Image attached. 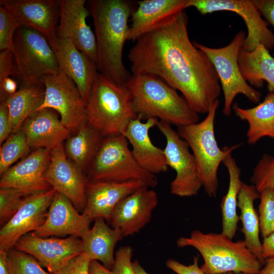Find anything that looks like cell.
<instances>
[{
	"label": "cell",
	"mask_w": 274,
	"mask_h": 274,
	"mask_svg": "<svg viewBox=\"0 0 274 274\" xmlns=\"http://www.w3.org/2000/svg\"><path fill=\"white\" fill-rule=\"evenodd\" d=\"M258 274H274V257L265 259L264 265Z\"/></svg>",
	"instance_id": "cell-48"
},
{
	"label": "cell",
	"mask_w": 274,
	"mask_h": 274,
	"mask_svg": "<svg viewBox=\"0 0 274 274\" xmlns=\"http://www.w3.org/2000/svg\"><path fill=\"white\" fill-rule=\"evenodd\" d=\"M262 248V256L265 260L274 257V232L263 238Z\"/></svg>",
	"instance_id": "cell-46"
},
{
	"label": "cell",
	"mask_w": 274,
	"mask_h": 274,
	"mask_svg": "<svg viewBox=\"0 0 274 274\" xmlns=\"http://www.w3.org/2000/svg\"><path fill=\"white\" fill-rule=\"evenodd\" d=\"M184 11L135 41L128 58L132 75L157 76L180 91L191 109L207 114L221 94L219 78L207 55L191 42Z\"/></svg>",
	"instance_id": "cell-1"
},
{
	"label": "cell",
	"mask_w": 274,
	"mask_h": 274,
	"mask_svg": "<svg viewBox=\"0 0 274 274\" xmlns=\"http://www.w3.org/2000/svg\"><path fill=\"white\" fill-rule=\"evenodd\" d=\"M156 126L166 140L163 151L167 166L176 172L170 184V193L181 197L197 195L202 186L195 159L188 144L172 125L159 121Z\"/></svg>",
	"instance_id": "cell-11"
},
{
	"label": "cell",
	"mask_w": 274,
	"mask_h": 274,
	"mask_svg": "<svg viewBox=\"0 0 274 274\" xmlns=\"http://www.w3.org/2000/svg\"><path fill=\"white\" fill-rule=\"evenodd\" d=\"M235 114L249 124L247 142L253 145L264 137L274 139V91H270L256 106L243 109L235 104L232 107Z\"/></svg>",
	"instance_id": "cell-30"
},
{
	"label": "cell",
	"mask_w": 274,
	"mask_h": 274,
	"mask_svg": "<svg viewBox=\"0 0 274 274\" xmlns=\"http://www.w3.org/2000/svg\"><path fill=\"white\" fill-rule=\"evenodd\" d=\"M159 120L149 118L145 122L138 117L131 120L122 134L131 145L132 154L138 163L146 170L154 175L165 173L168 166L163 149L152 142L149 131Z\"/></svg>",
	"instance_id": "cell-24"
},
{
	"label": "cell",
	"mask_w": 274,
	"mask_h": 274,
	"mask_svg": "<svg viewBox=\"0 0 274 274\" xmlns=\"http://www.w3.org/2000/svg\"><path fill=\"white\" fill-rule=\"evenodd\" d=\"M17 84L15 80L7 77L0 82L1 100L3 101L10 95L15 93L17 91Z\"/></svg>",
	"instance_id": "cell-45"
},
{
	"label": "cell",
	"mask_w": 274,
	"mask_h": 274,
	"mask_svg": "<svg viewBox=\"0 0 274 274\" xmlns=\"http://www.w3.org/2000/svg\"><path fill=\"white\" fill-rule=\"evenodd\" d=\"M258 207L260 230L263 238L272 233L274 221V191L267 188L260 192Z\"/></svg>",
	"instance_id": "cell-36"
},
{
	"label": "cell",
	"mask_w": 274,
	"mask_h": 274,
	"mask_svg": "<svg viewBox=\"0 0 274 274\" xmlns=\"http://www.w3.org/2000/svg\"><path fill=\"white\" fill-rule=\"evenodd\" d=\"M144 186L147 185L140 181L112 182L88 180L86 205L82 213L91 221L101 218L110 223L113 211L119 202Z\"/></svg>",
	"instance_id": "cell-22"
},
{
	"label": "cell",
	"mask_w": 274,
	"mask_h": 274,
	"mask_svg": "<svg viewBox=\"0 0 274 274\" xmlns=\"http://www.w3.org/2000/svg\"><path fill=\"white\" fill-rule=\"evenodd\" d=\"M158 203L156 192L144 186L116 206L111 218V226L121 231L124 237L133 235L150 222Z\"/></svg>",
	"instance_id": "cell-17"
},
{
	"label": "cell",
	"mask_w": 274,
	"mask_h": 274,
	"mask_svg": "<svg viewBox=\"0 0 274 274\" xmlns=\"http://www.w3.org/2000/svg\"><path fill=\"white\" fill-rule=\"evenodd\" d=\"M132 266L135 274H149L137 260L132 262Z\"/></svg>",
	"instance_id": "cell-50"
},
{
	"label": "cell",
	"mask_w": 274,
	"mask_h": 274,
	"mask_svg": "<svg viewBox=\"0 0 274 274\" xmlns=\"http://www.w3.org/2000/svg\"><path fill=\"white\" fill-rule=\"evenodd\" d=\"M122 134L105 136L88 169V181L125 182L140 181L149 188L158 184L154 175L144 169L134 158Z\"/></svg>",
	"instance_id": "cell-7"
},
{
	"label": "cell",
	"mask_w": 274,
	"mask_h": 274,
	"mask_svg": "<svg viewBox=\"0 0 274 274\" xmlns=\"http://www.w3.org/2000/svg\"><path fill=\"white\" fill-rule=\"evenodd\" d=\"M187 8L194 7L201 15L217 11H230L240 16L248 33L242 48L252 51L260 45L268 50L274 48V33L253 0H188Z\"/></svg>",
	"instance_id": "cell-12"
},
{
	"label": "cell",
	"mask_w": 274,
	"mask_h": 274,
	"mask_svg": "<svg viewBox=\"0 0 274 274\" xmlns=\"http://www.w3.org/2000/svg\"><path fill=\"white\" fill-rule=\"evenodd\" d=\"M14 72L21 83L40 82L42 77L59 71L56 55L47 38L40 32L20 26L13 40Z\"/></svg>",
	"instance_id": "cell-8"
},
{
	"label": "cell",
	"mask_w": 274,
	"mask_h": 274,
	"mask_svg": "<svg viewBox=\"0 0 274 274\" xmlns=\"http://www.w3.org/2000/svg\"><path fill=\"white\" fill-rule=\"evenodd\" d=\"M238 63L243 78L251 86L261 88L266 81L269 91H274V57L263 45L252 51L241 47Z\"/></svg>",
	"instance_id": "cell-27"
},
{
	"label": "cell",
	"mask_w": 274,
	"mask_h": 274,
	"mask_svg": "<svg viewBox=\"0 0 274 274\" xmlns=\"http://www.w3.org/2000/svg\"><path fill=\"white\" fill-rule=\"evenodd\" d=\"M12 133L10 122L8 108L4 102L0 105V144L7 140Z\"/></svg>",
	"instance_id": "cell-43"
},
{
	"label": "cell",
	"mask_w": 274,
	"mask_h": 274,
	"mask_svg": "<svg viewBox=\"0 0 274 274\" xmlns=\"http://www.w3.org/2000/svg\"><path fill=\"white\" fill-rule=\"evenodd\" d=\"M89 274H112L111 270L96 260H92L89 267Z\"/></svg>",
	"instance_id": "cell-47"
},
{
	"label": "cell",
	"mask_w": 274,
	"mask_h": 274,
	"mask_svg": "<svg viewBox=\"0 0 274 274\" xmlns=\"http://www.w3.org/2000/svg\"><path fill=\"white\" fill-rule=\"evenodd\" d=\"M222 163L229 174V186L226 194L221 203L222 213L221 233L232 239L236 235L239 217L236 212L238 195L242 186L241 169L238 166L231 153L228 154Z\"/></svg>",
	"instance_id": "cell-31"
},
{
	"label": "cell",
	"mask_w": 274,
	"mask_h": 274,
	"mask_svg": "<svg viewBox=\"0 0 274 274\" xmlns=\"http://www.w3.org/2000/svg\"><path fill=\"white\" fill-rule=\"evenodd\" d=\"M188 0H144L131 14L127 40L141 36L166 25L187 8Z\"/></svg>",
	"instance_id": "cell-23"
},
{
	"label": "cell",
	"mask_w": 274,
	"mask_h": 274,
	"mask_svg": "<svg viewBox=\"0 0 274 274\" xmlns=\"http://www.w3.org/2000/svg\"><path fill=\"white\" fill-rule=\"evenodd\" d=\"M22 193L13 188L0 189V224L2 227L15 214L24 198Z\"/></svg>",
	"instance_id": "cell-37"
},
{
	"label": "cell",
	"mask_w": 274,
	"mask_h": 274,
	"mask_svg": "<svg viewBox=\"0 0 274 274\" xmlns=\"http://www.w3.org/2000/svg\"><path fill=\"white\" fill-rule=\"evenodd\" d=\"M0 274H9L7 252L0 250Z\"/></svg>",
	"instance_id": "cell-49"
},
{
	"label": "cell",
	"mask_w": 274,
	"mask_h": 274,
	"mask_svg": "<svg viewBox=\"0 0 274 274\" xmlns=\"http://www.w3.org/2000/svg\"><path fill=\"white\" fill-rule=\"evenodd\" d=\"M89 11L94 27L98 72L108 80L125 85L131 75L124 65L123 49L132 14L124 0H90Z\"/></svg>",
	"instance_id": "cell-2"
},
{
	"label": "cell",
	"mask_w": 274,
	"mask_h": 274,
	"mask_svg": "<svg viewBox=\"0 0 274 274\" xmlns=\"http://www.w3.org/2000/svg\"><path fill=\"white\" fill-rule=\"evenodd\" d=\"M133 252L132 248L129 246H122L118 249L111 270L112 274H135L131 261Z\"/></svg>",
	"instance_id": "cell-39"
},
{
	"label": "cell",
	"mask_w": 274,
	"mask_h": 274,
	"mask_svg": "<svg viewBox=\"0 0 274 274\" xmlns=\"http://www.w3.org/2000/svg\"><path fill=\"white\" fill-rule=\"evenodd\" d=\"M219 99L211 107L206 118L197 123L178 127V132L188 144L195 159L202 186L211 197L217 195L219 186V167L229 154L241 144L221 149L214 131V122Z\"/></svg>",
	"instance_id": "cell-6"
},
{
	"label": "cell",
	"mask_w": 274,
	"mask_h": 274,
	"mask_svg": "<svg viewBox=\"0 0 274 274\" xmlns=\"http://www.w3.org/2000/svg\"><path fill=\"white\" fill-rule=\"evenodd\" d=\"M59 19L56 37L70 41L97 64L95 34L86 21L90 15L86 0H58Z\"/></svg>",
	"instance_id": "cell-15"
},
{
	"label": "cell",
	"mask_w": 274,
	"mask_h": 274,
	"mask_svg": "<svg viewBox=\"0 0 274 274\" xmlns=\"http://www.w3.org/2000/svg\"><path fill=\"white\" fill-rule=\"evenodd\" d=\"M14 64L11 50H0V82L5 78L13 76Z\"/></svg>",
	"instance_id": "cell-42"
},
{
	"label": "cell",
	"mask_w": 274,
	"mask_h": 274,
	"mask_svg": "<svg viewBox=\"0 0 274 274\" xmlns=\"http://www.w3.org/2000/svg\"><path fill=\"white\" fill-rule=\"evenodd\" d=\"M94 224L82 238L83 252L91 260L100 262L111 270L115 262L114 249L124 237L121 231L110 227L101 218L94 220Z\"/></svg>",
	"instance_id": "cell-26"
},
{
	"label": "cell",
	"mask_w": 274,
	"mask_h": 274,
	"mask_svg": "<svg viewBox=\"0 0 274 274\" xmlns=\"http://www.w3.org/2000/svg\"><path fill=\"white\" fill-rule=\"evenodd\" d=\"M14 248L33 256L51 274L83 252L82 239L79 237H41L32 232L21 236Z\"/></svg>",
	"instance_id": "cell-14"
},
{
	"label": "cell",
	"mask_w": 274,
	"mask_h": 274,
	"mask_svg": "<svg viewBox=\"0 0 274 274\" xmlns=\"http://www.w3.org/2000/svg\"><path fill=\"white\" fill-rule=\"evenodd\" d=\"M102 139V135L86 123L67 139L64 147L65 154L81 171L88 169Z\"/></svg>",
	"instance_id": "cell-32"
},
{
	"label": "cell",
	"mask_w": 274,
	"mask_h": 274,
	"mask_svg": "<svg viewBox=\"0 0 274 274\" xmlns=\"http://www.w3.org/2000/svg\"><path fill=\"white\" fill-rule=\"evenodd\" d=\"M44 177L52 188L68 198L79 212H83L88 179L67 159L63 145L51 151L50 162Z\"/></svg>",
	"instance_id": "cell-16"
},
{
	"label": "cell",
	"mask_w": 274,
	"mask_h": 274,
	"mask_svg": "<svg viewBox=\"0 0 274 274\" xmlns=\"http://www.w3.org/2000/svg\"><path fill=\"white\" fill-rule=\"evenodd\" d=\"M176 244L179 248L192 247L200 253L204 261L200 268L205 274H258L263 266L244 241L233 242L221 232L194 230L189 236L179 237Z\"/></svg>",
	"instance_id": "cell-4"
},
{
	"label": "cell",
	"mask_w": 274,
	"mask_h": 274,
	"mask_svg": "<svg viewBox=\"0 0 274 274\" xmlns=\"http://www.w3.org/2000/svg\"><path fill=\"white\" fill-rule=\"evenodd\" d=\"M29 147L52 150L62 145L68 135V130L59 119L56 112L50 109L36 111L23 124Z\"/></svg>",
	"instance_id": "cell-25"
},
{
	"label": "cell",
	"mask_w": 274,
	"mask_h": 274,
	"mask_svg": "<svg viewBox=\"0 0 274 274\" xmlns=\"http://www.w3.org/2000/svg\"><path fill=\"white\" fill-rule=\"evenodd\" d=\"M271 229H272V232H274V221H273V222L272 223V225Z\"/></svg>",
	"instance_id": "cell-52"
},
{
	"label": "cell",
	"mask_w": 274,
	"mask_h": 274,
	"mask_svg": "<svg viewBox=\"0 0 274 274\" xmlns=\"http://www.w3.org/2000/svg\"><path fill=\"white\" fill-rule=\"evenodd\" d=\"M266 21L274 28V0H253Z\"/></svg>",
	"instance_id": "cell-44"
},
{
	"label": "cell",
	"mask_w": 274,
	"mask_h": 274,
	"mask_svg": "<svg viewBox=\"0 0 274 274\" xmlns=\"http://www.w3.org/2000/svg\"><path fill=\"white\" fill-rule=\"evenodd\" d=\"M273 57H274V53H273Z\"/></svg>",
	"instance_id": "cell-53"
},
{
	"label": "cell",
	"mask_w": 274,
	"mask_h": 274,
	"mask_svg": "<svg viewBox=\"0 0 274 274\" xmlns=\"http://www.w3.org/2000/svg\"><path fill=\"white\" fill-rule=\"evenodd\" d=\"M48 41L56 55L59 70L74 81L87 103L99 73L96 63L67 40L56 37Z\"/></svg>",
	"instance_id": "cell-19"
},
{
	"label": "cell",
	"mask_w": 274,
	"mask_h": 274,
	"mask_svg": "<svg viewBox=\"0 0 274 274\" xmlns=\"http://www.w3.org/2000/svg\"><path fill=\"white\" fill-rule=\"evenodd\" d=\"M91 222L68 198L56 192L45 221L32 232L41 237L70 235L82 239L89 231Z\"/></svg>",
	"instance_id": "cell-20"
},
{
	"label": "cell",
	"mask_w": 274,
	"mask_h": 274,
	"mask_svg": "<svg viewBox=\"0 0 274 274\" xmlns=\"http://www.w3.org/2000/svg\"><path fill=\"white\" fill-rule=\"evenodd\" d=\"M86 105L87 123L104 137L122 134L138 117L126 85L117 84L100 73Z\"/></svg>",
	"instance_id": "cell-5"
},
{
	"label": "cell",
	"mask_w": 274,
	"mask_h": 274,
	"mask_svg": "<svg viewBox=\"0 0 274 274\" xmlns=\"http://www.w3.org/2000/svg\"><path fill=\"white\" fill-rule=\"evenodd\" d=\"M56 192L51 188L24 197L17 212L0 230L1 251L8 252L21 236L43 224Z\"/></svg>",
	"instance_id": "cell-13"
},
{
	"label": "cell",
	"mask_w": 274,
	"mask_h": 274,
	"mask_svg": "<svg viewBox=\"0 0 274 274\" xmlns=\"http://www.w3.org/2000/svg\"><path fill=\"white\" fill-rule=\"evenodd\" d=\"M45 86L43 101L37 111L54 110L59 114L62 123L70 131H78L87 123V105L74 81L60 71L41 79Z\"/></svg>",
	"instance_id": "cell-10"
},
{
	"label": "cell",
	"mask_w": 274,
	"mask_h": 274,
	"mask_svg": "<svg viewBox=\"0 0 274 274\" xmlns=\"http://www.w3.org/2000/svg\"><path fill=\"white\" fill-rule=\"evenodd\" d=\"M29 148L26 136L21 130L12 133L1 147V176L18 159L24 156Z\"/></svg>",
	"instance_id": "cell-33"
},
{
	"label": "cell",
	"mask_w": 274,
	"mask_h": 274,
	"mask_svg": "<svg viewBox=\"0 0 274 274\" xmlns=\"http://www.w3.org/2000/svg\"><path fill=\"white\" fill-rule=\"evenodd\" d=\"M246 32L239 30L227 45L214 48L198 42H193L203 51L213 64L219 78L224 98V115L228 117L232 110L233 101L238 94L244 95L250 101L259 104L261 93L244 79L238 63V56L246 37Z\"/></svg>",
	"instance_id": "cell-9"
},
{
	"label": "cell",
	"mask_w": 274,
	"mask_h": 274,
	"mask_svg": "<svg viewBox=\"0 0 274 274\" xmlns=\"http://www.w3.org/2000/svg\"><path fill=\"white\" fill-rule=\"evenodd\" d=\"M260 193L253 185L243 182L238 195L237 207L241 210L239 220L242 222V232L247 247L263 265L265 260L262 256V243L260 241V232L259 216L254 207V201L259 198Z\"/></svg>",
	"instance_id": "cell-28"
},
{
	"label": "cell",
	"mask_w": 274,
	"mask_h": 274,
	"mask_svg": "<svg viewBox=\"0 0 274 274\" xmlns=\"http://www.w3.org/2000/svg\"><path fill=\"white\" fill-rule=\"evenodd\" d=\"M199 256L193 258V263L186 265L174 259L166 261V267L177 274H205L198 265Z\"/></svg>",
	"instance_id": "cell-41"
},
{
	"label": "cell",
	"mask_w": 274,
	"mask_h": 274,
	"mask_svg": "<svg viewBox=\"0 0 274 274\" xmlns=\"http://www.w3.org/2000/svg\"><path fill=\"white\" fill-rule=\"evenodd\" d=\"M20 26L33 29L48 40L56 37L59 19L58 0H1Z\"/></svg>",
	"instance_id": "cell-21"
},
{
	"label": "cell",
	"mask_w": 274,
	"mask_h": 274,
	"mask_svg": "<svg viewBox=\"0 0 274 274\" xmlns=\"http://www.w3.org/2000/svg\"><path fill=\"white\" fill-rule=\"evenodd\" d=\"M250 181L259 193L267 188L274 191V155L262 156L253 168Z\"/></svg>",
	"instance_id": "cell-35"
},
{
	"label": "cell",
	"mask_w": 274,
	"mask_h": 274,
	"mask_svg": "<svg viewBox=\"0 0 274 274\" xmlns=\"http://www.w3.org/2000/svg\"><path fill=\"white\" fill-rule=\"evenodd\" d=\"M20 26L11 12L0 6V50L12 51L14 34Z\"/></svg>",
	"instance_id": "cell-38"
},
{
	"label": "cell",
	"mask_w": 274,
	"mask_h": 274,
	"mask_svg": "<svg viewBox=\"0 0 274 274\" xmlns=\"http://www.w3.org/2000/svg\"><path fill=\"white\" fill-rule=\"evenodd\" d=\"M91 261L86 254L82 253L60 270L51 274H89Z\"/></svg>",
	"instance_id": "cell-40"
},
{
	"label": "cell",
	"mask_w": 274,
	"mask_h": 274,
	"mask_svg": "<svg viewBox=\"0 0 274 274\" xmlns=\"http://www.w3.org/2000/svg\"><path fill=\"white\" fill-rule=\"evenodd\" d=\"M51 150L36 149L1 175V188H13L24 196L52 188L44 177L50 162Z\"/></svg>",
	"instance_id": "cell-18"
},
{
	"label": "cell",
	"mask_w": 274,
	"mask_h": 274,
	"mask_svg": "<svg viewBox=\"0 0 274 274\" xmlns=\"http://www.w3.org/2000/svg\"><path fill=\"white\" fill-rule=\"evenodd\" d=\"M45 86L40 82L21 83L19 89L8 95L2 102L7 105L12 132L21 130L25 120L33 114L42 104Z\"/></svg>",
	"instance_id": "cell-29"
},
{
	"label": "cell",
	"mask_w": 274,
	"mask_h": 274,
	"mask_svg": "<svg viewBox=\"0 0 274 274\" xmlns=\"http://www.w3.org/2000/svg\"><path fill=\"white\" fill-rule=\"evenodd\" d=\"M125 85L134 110L141 119L156 118L177 127L199 122V114L176 89L157 76L132 74Z\"/></svg>",
	"instance_id": "cell-3"
},
{
	"label": "cell",
	"mask_w": 274,
	"mask_h": 274,
	"mask_svg": "<svg viewBox=\"0 0 274 274\" xmlns=\"http://www.w3.org/2000/svg\"><path fill=\"white\" fill-rule=\"evenodd\" d=\"M9 274H51L33 256L14 248L7 252Z\"/></svg>",
	"instance_id": "cell-34"
},
{
	"label": "cell",
	"mask_w": 274,
	"mask_h": 274,
	"mask_svg": "<svg viewBox=\"0 0 274 274\" xmlns=\"http://www.w3.org/2000/svg\"><path fill=\"white\" fill-rule=\"evenodd\" d=\"M227 274H234V273H233L232 272H228ZM236 274H251V273H246V272H240V273H237Z\"/></svg>",
	"instance_id": "cell-51"
}]
</instances>
